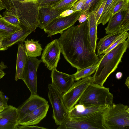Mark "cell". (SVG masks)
<instances>
[{"mask_svg":"<svg viewBox=\"0 0 129 129\" xmlns=\"http://www.w3.org/2000/svg\"><path fill=\"white\" fill-rule=\"evenodd\" d=\"M60 34L57 40L61 52L72 67L79 70L99 63V58L91 46L87 20Z\"/></svg>","mask_w":129,"mask_h":129,"instance_id":"obj_1","label":"cell"},{"mask_svg":"<svg viewBox=\"0 0 129 129\" xmlns=\"http://www.w3.org/2000/svg\"><path fill=\"white\" fill-rule=\"evenodd\" d=\"M129 37L105 54L100 57L97 68L93 77L92 83L101 86L113 72L121 61L123 54L128 47Z\"/></svg>","mask_w":129,"mask_h":129,"instance_id":"obj_2","label":"cell"},{"mask_svg":"<svg viewBox=\"0 0 129 129\" xmlns=\"http://www.w3.org/2000/svg\"><path fill=\"white\" fill-rule=\"evenodd\" d=\"M103 121L106 129H129L128 106L113 103L105 111Z\"/></svg>","mask_w":129,"mask_h":129,"instance_id":"obj_3","label":"cell"},{"mask_svg":"<svg viewBox=\"0 0 129 129\" xmlns=\"http://www.w3.org/2000/svg\"><path fill=\"white\" fill-rule=\"evenodd\" d=\"M15 7L18 13L21 26L34 31L39 27V10L40 8L37 1L27 0L23 2L13 0L10 7Z\"/></svg>","mask_w":129,"mask_h":129,"instance_id":"obj_4","label":"cell"},{"mask_svg":"<svg viewBox=\"0 0 129 129\" xmlns=\"http://www.w3.org/2000/svg\"><path fill=\"white\" fill-rule=\"evenodd\" d=\"M113 95L110 92L109 88L92 82L88 86L78 102L85 105L109 107L113 103Z\"/></svg>","mask_w":129,"mask_h":129,"instance_id":"obj_5","label":"cell"},{"mask_svg":"<svg viewBox=\"0 0 129 129\" xmlns=\"http://www.w3.org/2000/svg\"><path fill=\"white\" fill-rule=\"evenodd\" d=\"M48 96L53 108V117L56 124L59 125L68 119V110L64 104L62 93L52 83L48 84Z\"/></svg>","mask_w":129,"mask_h":129,"instance_id":"obj_6","label":"cell"},{"mask_svg":"<svg viewBox=\"0 0 129 129\" xmlns=\"http://www.w3.org/2000/svg\"><path fill=\"white\" fill-rule=\"evenodd\" d=\"M105 110L79 120L72 119L68 118L63 123L59 125L57 128L106 129L103 121V115Z\"/></svg>","mask_w":129,"mask_h":129,"instance_id":"obj_7","label":"cell"},{"mask_svg":"<svg viewBox=\"0 0 129 129\" xmlns=\"http://www.w3.org/2000/svg\"><path fill=\"white\" fill-rule=\"evenodd\" d=\"M92 81L93 77L90 76L77 81L63 94L62 100L68 111L77 103L85 89Z\"/></svg>","mask_w":129,"mask_h":129,"instance_id":"obj_8","label":"cell"},{"mask_svg":"<svg viewBox=\"0 0 129 129\" xmlns=\"http://www.w3.org/2000/svg\"><path fill=\"white\" fill-rule=\"evenodd\" d=\"M81 11H77L65 17L56 18L43 30L48 34V37L58 33H61L75 24L80 15Z\"/></svg>","mask_w":129,"mask_h":129,"instance_id":"obj_9","label":"cell"},{"mask_svg":"<svg viewBox=\"0 0 129 129\" xmlns=\"http://www.w3.org/2000/svg\"><path fill=\"white\" fill-rule=\"evenodd\" d=\"M41 60L36 58L29 57L24 69L22 80L26 85L31 94H37V72Z\"/></svg>","mask_w":129,"mask_h":129,"instance_id":"obj_10","label":"cell"},{"mask_svg":"<svg viewBox=\"0 0 129 129\" xmlns=\"http://www.w3.org/2000/svg\"><path fill=\"white\" fill-rule=\"evenodd\" d=\"M61 49L57 39L47 44L41 56V60L49 70L56 68L60 59Z\"/></svg>","mask_w":129,"mask_h":129,"instance_id":"obj_11","label":"cell"},{"mask_svg":"<svg viewBox=\"0 0 129 129\" xmlns=\"http://www.w3.org/2000/svg\"><path fill=\"white\" fill-rule=\"evenodd\" d=\"M108 107L105 105L77 104L68 111V118L79 120L104 111Z\"/></svg>","mask_w":129,"mask_h":129,"instance_id":"obj_12","label":"cell"},{"mask_svg":"<svg viewBox=\"0 0 129 129\" xmlns=\"http://www.w3.org/2000/svg\"><path fill=\"white\" fill-rule=\"evenodd\" d=\"M51 77L52 84L62 94L67 91L75 81L73 74L59 71L56 68L52 71Z\"/></svg>","mask_w":129,"mask_h":129,"instance_id":"obj_13","label":"cell"},{"mask_svg":"<svg viewBox=\"0 0 129 129\" xmlns=\"http://www.w3.org/2000/svg\"><path fill=\"white\" fill-rule=\"evenodd\" d=\"M47 102H48L45 99L38 95L31 94L18 108L17 122L30 113Z\"/></svg>","mask_w":129,"mask_h":129,"instance_id":"obj_14","label":"cell"},{"mask_svg":"<svg viewBox=\"0 0 129 129\" xmlns=\"http://www.w3.org/2000/svg\"><path fill=\"white\" fill-rule=\"evenodd\" d=\"M18 108L11 105L0 112V129H15L17 122Z\"/></svg>","mask_w":129,"mask_h":129,"instance_id":"obj_15","label":"cell"},{"mask_svg":"<svg viewBox=\"0 0 129 129\" xmlns=\"http://www.w3.org/2000/svg\"><path fill=\"white\" fill-rule=\"evenodd\" d=\"M49 106L47 102L37 108L19 120L17 125H33L38 124L46 117Z\"/></svg>","mask_w":129,"mask_h":129,"instance_id":"obj_16","label":"cell"},{"mask_svg":"<svg viewBox=\"0 0 129 129\" xmlns=\"http://www.w3.org/2000/svg\"><path fill=\"white\" fill-rule=\"evenodd\" d=\"M129 30V25L121 27L100 39L96 45L97 55L99 56L107 49L124 32Z\"/></svg>","mask_w":129,"mask_h":129,"instance_id":"obj_17","label":"cell"},{"mask_svg":"<svg viewBox=\"0 0 129 129\" xmlns=\"http://www.w3.org/2000/svg\"><path fill=\"white\" fill-rule=\"evenodd\" d=\"M21 29L9 36L2 38V46L0 51H5L15 44L23 42L26 37L32 32L23 26Z\"/></svg>","mask_w":129,"mask_h":129,"instance_id":"obj_18","label":"cell"},{"mask_svg":"<svg viewBox=\"0 0 129 129\" xmlns=\"http://www.w3.org/2000/svg\"><path fill=\"white\" fill-rule=\"evenodd\" d=\"M62 12L53 9L51 6L40 7L39 10V27L43 29L59 15Z\"/></svg>","mask_w":129,"mask_h":129,"instance_id":"obj_19","label":"cell"},{"mask_svg":"<svg viewBox=\"0 0 129 129\" xmlns=\"http://www.w3.org/2000/svg\"><path fill=\"white\" fill-rule=\"evenodd\" d=\"M29 57L25 50L23 43L18 45L17 53L16 71L15 79L22 80L23 72Z\"/></svg>","mask_w":129,"mask_h":129,"instance_id":"obj_20","label":"cell"},{"mask_svg":"<svg viewBox=\"0 0 129 129\" xmlns=\"http://www.w3.org/2000/svg\"><path fill=\"white\" fill-rule=\"evenodd\" d=\"M87 24L90 42L93 50L95 52L97 40V23L95 19L94 12L89 14L87 19Z\"/></svg>","mask_w":129,"mask_h":129,"instance_id":"obj_21","label":"cell"},{"mask_svg":"<svg viewBox=\"0 0 129 129\" xmlns=\"http://www.w3.org/2000/svg\"><path fill=\"white\" fill-rule=\"evenodd\" d=\"M125 11L118 12L111 16L105 30L106 34H108L120 28V25L125 14Z\"/></svg>","mask_w":129,"mask_h":129,"instance_id":"obj_22","label":"cell"},{"mask_svg":"<svg viewBox=\"0 0 129 129\" xmlns=\"http://www.w3.org/2000/svg\"><path fill=\"white\" fill-rule=\"evenodd\" d=\"M24 46L29 57L36 58L41 55L43 49L39 41H34L32 39L24 41Z\"/></svg>","mask_w":129,"mask_h":129,"instance_id":"obj_23","label":"cell"},{"mask_svg":"<svg viewBox=\"0 0 129 129\" xmlns=\"http://www.w3.org/2000/svg\"><path fill=\"white\" fill-rule=\"evenodd\" d=\"M119 0H106L103 11L98 22V25L101 24L104 25L108 22L114 7Z\"/></svg>","mask_w":129,"mask_h":129,"instance_id":"obj_24","label":"cell"},{"mask_svg":"<svg viewBox=\"0 0 129 129\" xmlns=\"http://www.w3.org/2000/svg\"><path fill=\"white\" fill-rule=\"evenodd\" d=\"M2 14L3 18L9 23L16 26L21 27L18 12L15 7L12 6L6 9Z\"/></svg>","mask_w":129,"mask_h":129,"instance_id":"obj_25","label":"cell"},{"mask_svg":"<svg viewBox=\"0 0 129 129\" xmlns=\"http://www.w3.org/2000/svg\"><path fill=\"white\" fill-rule=\"evenodd\" d=\"M22 28L21 27L16 26L10 24L0 14V36L2 38L8 36Z\"/></svg>","mask_w":129,"mask_h":129,"instance_id":"obj_26","label":"cell"},{"mask_svg":"<svg viewBox=\"0 0 129 129\" xmlns=\"http://www.w3.org/2000/svg\"><path fill=\"white\" fill-rule=\"evenodd\" d=\"M98 63L95 65L90 66L85 68L77 70L76 72L73 74L75 81H77L81 79L90 76L95 73Z\"/></svg>","mask_w":129,"mask_h":129,"instance_id":"obj_27","label":"cell"},{"mask_svg":"<svg viewBox=\"0 0 129 129\" xmlns=\"http://www.w3.org/2000/svg\"><path fill=\"white\" fill-rule=\"evenodd\" d=\"M104 0H87L81 10L88 16L91 13L95 12Z\"/></svg>","mask_w":129,"mask_h":129,"instance_id":"obj_28","label":"cell"},{"mask_svg":"<svg viewBox=\"0 0 129 129\" xmlns=\"http://www.w3.org/2000/svg\"><path fill=\"white\" fill-rule=\"evenodd\" d=\"M128 9L129 0H120L114 7L111 16L119 12L126 11Z\"/></svg>","mask_w":129,"mask_h":129,"instance_id":"obj_29","label":"cell"},{"mask_svg":"<svg viewBox=\"0 0 129 129\" xmlns=\"http://www.w3.org/2000/svg\"><path fill=\"white\" fill-rule=\"evenodd\" d=\"M129 34L127 31L123 33L119 38L104 52L105 54L118 44L125 41L129 37Z\"/></svg>","mask_w":129,"mask_h":129,"instance_id":"obj_30","label":"cell"},{"mask_svg":"<svg viewBox=\"0 0 129 129\" xmlns=\"http://www.w3.org/2000/svg\"><path fill=\"white\" fill-rule=\"evenodd\" d=\"M61 0H38L40 8L45 6H52Z\"/></svg>","mask_w":129,"mask_h":129,"instance_id":"obj_31","label":"cell"},{"mask_svg":"<svg viewBox=\"0 0 129 129\" xmlns=\"http://www.w3.org/2000/svg\"><path fill=\"white\" fill-rule=\"evenodd\" d=\"M87 0H78L70 9L77 11H81Z\"/></svg>","mask_w":129,"mask_h":129,"instance_id":"obj_32","label":"cell"},{"mask_svg":"<svg viewBox=\"0 0 129 129\" xmlns=\"http://www.w3.org/2000/svg\"><path fill=\"white\" fill-rule=\"evenodd\" d=\"M106 1V0H104L100 6L94 12L95 19L97 23L103 11Z\"/></svg>","mask_w":129,"mask_h":129,"instance_id":"obj_33","label":"cell"},{"mask_svg":"<svg viewBox=\"0 0 129 129\" xmlns=\"http://www.w3.org/2000/svg\"><path fill=\"white\" fill-rule=\"evenodd\" d=\"M8 99V97L5 95L0 90V106L4 109L7 108L8 106L7 104Z\"/></svg>","mask_w":129,"mask_h":129,"instance_id":"obj_34","label":"cell"},{"mask_svg":"<svg viewBox=\"0 0 129 129\" xmlns=\"http://www.w3.org/2000/svg\"><path fill=\"white\" fill-rule=\"evenodd\" d=\"M46 129L47 128L43 127L38 126H32L30 125H18L16 126L15 129Z\"/></svg>","mask_w":129,"mask_h":129,"instance_id":"obj_35","label":"cell"},{"mask_svg":"<svg viewBox=\"0 0 129 129\" xmlns=\"http://www.w3.org/2000/svg\"><path fill=\"white\" fill-rule=\"evenodd\" d=\"M129 25V9L126 11L125 16L121 23L120 28Z\"/></svg>","mask_w":129,"mask_h":129,"instance_id":"obj_36","label":"cell"},{"mask_svg":"<svg viewBox=\"0 0 129 129\" xmlns=\"http://www.w3.org/2000/svg\"><path fill=\"white\" fill-rule=\"evenodd\" d=\"M77 11L68 9L62 12L56 18H59L69 16Z\"/></svg>","mask_w":129,"mask_h":129,"instance_id":"obj_37","label":"cell"},{"mask_svg":"<svg viewBox=\"0 0 129 129\" xmlns=\"http://www.w3.org/2000/svg\"><path fill=\"white\" fill-rule=\"evenodd\" d=\"M7 68V66L3 61L0 62V79L2 78L6 74L3 70Z\"/></svg>","mask_w":129,"mask_h":129,"instance_id":"obj_38","label":"cell"},{"mask_svg":"<svg viewBox=\"0 0 129 129\" xmlns=\"http://www.w3.org/2000/svg\"><path fill=\"white\" fill-rule=\"evenodd\" d=\"M88 18V16L86 14L81 13L79 17L78 20L79 23L81 24L87 20Z\"/></svg>","mask_w":129,"mask_h":129,"instance_id":"obj_39","label":"cell"},{"mask_svg":"<svg viewBox=\"0 0 129 129\" xmlns=\"http://www.w3.org/2000/svg\"><path fill=\"white\" fill-rule=\"evenodd\" d=\"M123 74L121 72H117L116 74V77L117 79L119 80L122 77Z\"/></svg>","mask_w":129,"mask_h":129,"instance_id":"obj_40","label":"cell"},{"mask_svg":"<svg viewBox=\"0 0 129 129\" xmlns=\"http://www.w3.org/2000/svg\"><path fill=\"white\" fill-rule=\"evenodd\" d=\"M5 9H6L5 6H4L1 0H0V11Z\"/></svg>","mask_w":129,"mask_h":129,"instance_id":"obj_41","label":"cell"},{"mask_svg":"<svg viewBox=\"0 0 129 129\" xmlns=\"http://www.w3.org/2000/svg\"><path fill=\"white\" fill-rule=\"evenodd\" d=\"M129 77H128L126 80L125 84L128 88H129Z\"/></svg>","mask_w":129,"mask_h":129,"instance_id":"obj_42","label":"cell"},{"mask_svg":"<svg viewBox=\"0 0 129 129\" xmlns=\"http://www.w3.org/2000/svg\"><path fill=\"white\" fill-rule=\"evenodd\" d=\"M13 1L18 2H23L27 1V0H13Z\"/></svg>","mask_w":129,"mask_h":129,"instance_id":"obj_43","label":"cell"},{"mask_svg":"<svg viewBox=\"0 0 129 129\" xmlns=\"http://www.w3.org/2000/svg\"><path fill=\"white\" fill-rule=\"evenodd\" d=\"M2 37L0 36V48L2 46Z\"/></svg>","mask_w":129,"mask_h":129,"instance_id":"obj_44","label":"cell"},{"mask_svg":"<svg viewBox=\"0 0 129 129\" xmlns=\"http://www.w3.org/2000/svg\"><path fill=\"white\" fill-rule=\"evenodd\" d=\"M4 109L3 107L0 106V112L2 111Z\"/></svg>","mask_w":129,"mask_h":129,"instance_id":"obj_45","label":"cell"},{"mask_svg":"<svg viewBox=\"0 0 129 129\" xmlns=\"http://www.w3.org/2000/svg\"><path fill=\"white\" fill-rule=\"evenodd\" d=\"M32 0V1H37L38 0Z\"/></svg>","mask_w":129,"mask_h":129,"instance_id":"obj_46","label":"cell"}]
</instances>
